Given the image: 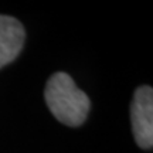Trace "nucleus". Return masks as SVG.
Returning a JSON list of instances; mask_svg holds the SVG:
<instances>
[{"mask_svg":"<svg viewBox=\"0 0 153 153\" xmlns=\"http://www.w3.org/2000/svg\"><path fill=\"white\" fill-rule=\"evenodd\" d=\"M132 132L137 146L152 149L153 146V89L143 85L135 91L131 105Z\"/></svg>","mask_w":153,"mask_h":153,"instance_id":"2","label":"nucleus"},{"mask_svg":"<svg viewBox=\"0 0 153 153\" xmlns=\"http://www.w3.org/2000/svg\"><path fill=\"white\" fill-rule=\"evenodd\" d=\"M44 98L55 119L67 126L82 125L91 108L87 94L76 87L65 72H55L50 76Z\"/></svg>","mask_w":153,"mask_h":153,"instance_id":"1","label":"nucleus"},{"mask_svg":"<svg viewBox=\"0 0 153 153\" xmlns=\"http://www.w3.org/2000/svg\"><path fill=\"white\" fill-rule=\"evenodd\" d=\"M23 24L11 16L0 14V68L16 60L24 45Z\"/></svg>","mask_w":153,"mask_h":153,"instance_id":"3","label":"nucleus"}]
</instances>
